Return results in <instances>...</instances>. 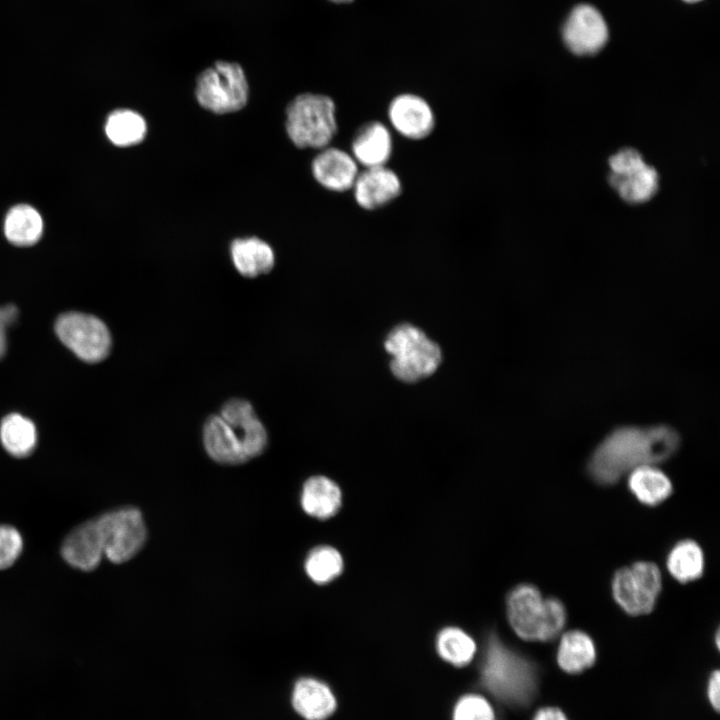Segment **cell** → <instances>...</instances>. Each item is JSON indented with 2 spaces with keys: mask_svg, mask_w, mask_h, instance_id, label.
<instances>
[{
  "mask_svg": "<svg viewBox=\"0 0 720 720\" xmlns=\"http://www.w3.org/2000/svg\"><path fill=\"white\" fill-rule=\"evenodd\" d=\"M679 445L678 433L669 426L619 427L595 448L587 472L599 485H613L639 466L667 460Z\"/></svg>",
  "mask_w": 720,
  "mask_h": 720,
  "instance_id": "1",
  "label": "cell"
},
{
  "mask_svg": "<svg viewBox=\"0 0 720 720\" xmlns=\"http://www.w3.org/2000/svg\"><path fill=\"white\" fill-rule=\"evenodd\" d=\"M203 443L209 456L222 464H241L260 455L267 445V432L252 405L230 399L219 415L204 424Z\"/></svg>",
  "mask_w": 720,
  "mask_h": 720,
  "instance_id": "2",
  "label": "cell"
},
{
  "mask_svg": "<svg viewBox=\"0 0 720 720\" xmlns=\"http://www.w3.org/2000/svg\"><path fill=\"white\" fill-rule=\"evenodd\" d=\"M479 681L499 702L522 707L536 695L538 672L533 662L507 646L497 634L490 633L479 667Z\"/></svg>",
  "mask_w": 720,
  "mask_h": 720,
  "instance_id": "3",
  "label": "cell"
},
{
  "mask_svg": "<svg viewBox=\"0 0 720 720\" xmlns=\"http://www.w3.org/2000/svg\"><path fill=\"white\" fill-rule=\"evenodd\" d=\"M336 107L326 95L303 93L286 107L285 128L298 148H325L337 132Z\"/></svg>",
  "mask_w": 720,
  "mask_h": 720,
  "instance_id": "4",
  "label": "cell"
},
{
  "mask_svg": "<svg viewBox=\"0 0 720 720\" xmlns=\"http://www.w3.org/2000/svg\"><path fill=\"white\" fill-rule=\"evenodd\" d=\"M392 356L391 370L400 380L415 382L435 372L441 351L423 331L410 324L395 327L385 341Z\"/></svg>",
  "mask_w": 720,
  "mask_h": 720,
  "instance_id": "5",
  "label": "cell"
},
{
  "mask_svg": "<svg viewBox=\"0 0 720 720\" xmlns=\"http://www.w3.org/2000/svg\"><path fill=\"white\" fill-rule=\"evenodd\" d=\"M195 96L206 110L216 114L236 112L248 101L249 86L240 64L217 61L196 79Z\"/></svg>",
  "mask_w": 720,
  "mask_h": 720,
  "instance_id": "6",
  "label": "cell"
},
{
  "mask_svg": "<svg viewBox=\"0 0 720 720\" xmlns=\"http://www.w3.org/2000/svg\"><path fill=\"white\" fill-rule=\"evenodd\" d=\"M611 590L617 605L628 615L648 614L662 590L661 572L653 562L637 561L614 573Z\"/></svg>",
  "mask_w": 720,
  "mask_h": 720,
  "instance_id": "7",
  "label": "cell"
},
{
  "mask_svg": "<svg viewBox=\"0 0 720 720\" xmlns=\"http://www.w3.org/2000/svg\"><path fill=\"white\" fill-rule=\"evenodd\" d=\"M608 182L619 197L629 204H642L658 191L659 175L634 148H623L609 160Z\"/></svg>",
  "mask_w": 720,
  "mask_h": 720,
  "instance_id": "8",
  "label": "cell"
},
{
  "mask_svg": "<svg viewBox=\"0 0 720 720\" xmlns=\"http://www.w3.org/2000/svg\"><path fill=\"white\" fill-rule=\"evenodd\" d=\"M104 555L113 563H123L139 552L146 540L142 514L135 508H122L96 519Z\"/></svg>",
  "mask_w": 720,
  "mask_h": 720,
  "instance_id": "9",
  "label": "cell"
},
{
  "mask_svg": "<svg viewBox=\"0 0 720 720\" xmlns=\"http://www.w3.org/2000/svg\"><path fill=\"white\" fill-rule=\"evenodd\" d=\"M55 331L61 342L86 362L101 361L110 352V332L104 322L93 315L64 313L57 318Z\"/></svg>",
  "mask_w": 720,
  "mask_h": 720,
  "instance_id": "10",
  "label": "cell"
},
{
  "mask_svg": "<svg viewBox=\"0 0 720 720\" xmlns=\"http://www.w3.org/2000/svg\"><path fill=\"white\" fill-rule=\"evenodd\" d=\"M506 612L513 631L523 640L547 642L545 598L532 584L514 587L506 598Z\"/></svg>",
  "mask_w": 720,
  "mask_h": 720,
  "instance_id": "11",
  "label": "cell"
},
{
  "mask_svg": "<svg viewBox=\"0 0 720 720\" xmlns=\"http://www.w3.org/2000/svg\"><path fill=\"white\" fill-rule=\"evenodd\" d=\"M563 38L574 54L593 55L605 46L608 28L596 8L582 4L570 13L563 28Z\"/></svg>",
  "mask_w": 720,
  "mask_h": 720,
  "instance_id": "12",
  "label": "cell"
},
{
  "mask_svg": "<svg viewBox=\"0 0 720 720\" xmlns=\"http://www.w3.org/2000/svg\"><path fill=\"white\" fill-rule=\"evenodd\" d=\"M388 118L399 134L411 140L426 138L435 126L434 112L429 103L411 93L392 99L388 106Z\"/></svg>",
  "mask_w": 720,
  "mask_h": 720,
  "instance_id": "13",
  "label": "cell"
},
{
  "mask_svg": "<svg viewBox=\"0 0 720 720\" xmlns=\"http://www.w3.org/2000/svg\"><path fill=\"white\" fill-rule=\"evenodd\" d=\"M356 203L365 210L382 208L402 192L399 176L385 166L365 168L353 185Z\"/></svg>",
  "mask_w": 720,
  "mask_h": 720,
  "instance_id": "14",
  "label": "cell"
},
{
  "mask_svg": "<svg viewBox=\"0 0 720 720\" xmlns=\"http://www.w3.org/2000/svg\"><path fill=\"white\" fill-rule=\"evenodd\" d=\"M311 169L315 180L334 192L352 189L359 173L352 155L335 147L325 148L318 153L312 161Z\"/></svg>",
  "mask_w": 720,
  "mask_h": 720,
  "instance_id": "15",
  "label": "cell"
},
{
  "mask_svg": "<svg viewBox=\"0 0 720 720\" xmlns=\"http://www.w3.org/2000/svg\"><path fill=\"white\" fill-rule=\"evenodd\" d=\"M291 703L295 712L305 720H326L337 707L331 688L313 677H302L295 682Z\"/></svg>",
  "mask_w": 720,
  "mask_h": 720,
  "instance_id": "16",
  "label": "cell"
},
{
  "mask_svg": "<svg viewBox=\"0 0 720 720\" xmlns=\"http://www.w3.org/2000/svg\"><path fill=\"white\" fill-rule=\"evenodd\" d=\"M61 553L64 560L74 568L83 571L95 569L104 556L96 520L87 521L73 529L65 538Z\"/></svg>",
  "mask_w": 720,
  "mask_h": 720,
  "instance_id": "17",
  "label": "cell"
},
{
  "mask_svg": "<svg viewBox=\"0 0 720 720\" xmlns=\"http://www.w3.org/2000/svg\"><path fill=\"white\" fill-rule=\"evenodd\" d=\"M351 150L355 161L365 168L385 166L393 150L391 134L381 122H367L355 133Z\"/></svg>",
  "mask_w": 720,
  "mask_h": 720,
  "instance_id": "18",
  "label": "cell"
},
{
  "mask_svg": "<svg viewBox=\"0 0 720 720\" xmlns=\"http://www.w3.org/2000/svg\"><path fill=\"white\" fill-rule=\"evenodd\" d=\"M44 232V220L34 206L18 203L9 208L3 220L6 240L17 247H30L40 241Z\"/></svg>",
  "mask_w": 720,
  "mask_h": 720,
  "instance_id": "19",
  "label": "cell"
},
{
  "mask_svg": "<svg viewBox=\"0 0 720 720\" xmlns=\"http://www.w3.org/2000/svg\"><path fill=\"white\" fill-rule=\"evenodd\" d=\"M230 255L236 270L248 278L270 272L275 262L271 246L257 237L235 239L230 246Z\"/></svg>",
  "mask_w": 720,
  "mask_h": 720,
  "instance_id": "20",
  "label": "cell"
},
{
  "mask_svg": "<svg viewBox=\"0 0 720 720\" xmlns=\"http://www.w3.org/2000/svg\"><path fill=\"white\" fill-rule=\"evenodd\" d=\"M341 503V490L331 479L314 476L305 482L301 493V506L308 515L328 519L337 513Z\"/></svg>",
  "mask_w": 720,
  "mask_h": 720,
  "instance_id": "21",
  "label": "cell"
},
{
  "mask_svg": "<svg viewBox=\"0 0 720 720\" xmlns=\"http://www.w3.org/2000/svg\"><path fill=\"white\" fill-rule=\"evenodd\" d=\"M627 485L630 492L642 504L656 506L673 492L668 476L654 465H643L629 472Z\"/></svg>",
  "mask_w": 720,
  "mask_h": 720,
  "instance_id": "22",
  "label": "cell"
},
{
  "mask_svg": "<svg viewBox=\"0 0 720 720\" xmlns=\"http://www.w3.org/2000/svg\"><path fill=\"white\" fill-rule=\"evenodd\" d=\"M595 659V645L587 633L572 630L562 636L557 650V663L563 671L571 674L583 672L594 664Z\"/></svg>",
  "mask_w": 720,
  "mask_h": 720,
  "instance_id": "23",
  "label": "cell"
},
{
  "mask_svg": "<svg viewBox=\"0 0 720 720\" xmlns=\"http://www.w3.org/2000/svg\"><path fill=\"white\" fill-rule=\"evenodd\" d=\"M666 565L669 573L681 583L697 580L704 572V554L693 540L685 539L677 542L670 549Z\"/></svg>",
  "mask_w": 720,
  "mask_h": 720,
  "instance_id": "24",
  "label": "cell"
},
{
  "mask_svg": "<svg viewBox=\"0 0 720 720\" xmlns=\"http://www.w3.org/2000/svg\"><path fill=\"white\" fill-rule=\"evenodd\" d=\"M104 132L115 146L129 147L143 141L147 124L138 112L131 109H117L107 116Z\"/></svg>",
  "mask_w": 720,
  "mask_h": 720,
  "instance_id": "25",
  "label": "cell"
},
{
  "mask_svg": "<svg viewBox=\"0 0 720 720\" xmlns=\"http://www.w3.org/2000/svg\"><path fill=\"white\" fill-rule=\"evenodd\" d=\"M0 440L12 456L26 457L36 446V427L30 419L20 414H9L1 422Z\"/></svg>",
  "mask_w": 720,
  "mask_h": 720,
  "instance_id": "26",
  "label": "cell"
},
{
  "mask_svg": "<svg viewBox=\"0 0 720 720\" xmlns=\"http://www.w3.org/2000/svg\"><path fill=\"white\" fill-rule=\"evenodd\" d=\"M435 646L438 655L447 663L463 667L468 665L476 653L473 638L458 627H446L436 637Z\"/></svg>",
  "mask_w": 720,
  "mask_h": 720,
  "instance_id": "27",
  "label": "cell"
},
{
  "mask_svg": "<svg viewBox=\"0 0 720 720\" xmlns=\"http://www.w3.org/2000/svg\"><path fill=\"white\" fill-rule=\"evenodd\" d=\"M343 566L341 554L330 546L316 547L305 561L307 575L317 584H325L338 577L343 571Z\"/></svg>",
  "mask_w": 720,
  "mask_h": 720,
  "instance_id": "28",
  "label": "cell"
},
{
  "mask_svg": "<svg viewBox=\"0 0 720 720\" xmlns=\"http://www.w3.org/2000/svg\"><path fill=\"white\" fill-rule=\"evenodd\" d=\"M452 720H496L495 711L484 696L469 693L461 696L452 710Z\"/></svg>",
  "mask_w": 720,
  "mask_h": 720,
  "instance_id": "29",
  "label": "cell"
},
{
  "mask_svg": "<svg viewBox=\"0 0 720 720\" xmlns=\"http://www.w3.org/2000/svg\"><path fill=\"white\" fill-rule=\"evenodd\" d=\"M23 549V539L18 530L12 526H0V569L10 567L19 557Z\"/></svg>",
  "mask_w": 720,
  "mask_h": 720,
  "instance_id": "30",
  "label": "cell"
},
{
  "mask_svg": "<svg viewBox=\"0 0 720 720\" xmlns=\"http://www.w3.org/2000/svg\"><path fill=\"white\" fill-rule=\"evenodd\" d=\"M18 315L17 308L14 305H6L0 307V358L5 354L7 339V328L16 320Z\"/></svg>",
  "mask_w": 720,
  "mask_h": 720,
  "instance_id": "31",
  "label": "cell"
},
{
  "mask_svg": "<svg viewBox=\"0 0 720 720\" xmlns=\"http://www.w3.org/2000/svg\"><path fill=\"white\" fill-rule=\"evenodd\" d=\"M707 696L712 707L718 711L720 707V672L714 671L708 681Z\"/></svg>",
  "mask_w": 720,
  "mask_h": 720,
  "instance_id": "32",
  "label": "cell"
},
{
  "mask_svg": "<svg viewBox=\"0 0 720 720\" xmlns=\"http://www.w3.org/2000/svg\"><path fill=\"white\" fill-rule=\"evenodd\" d=\"M533 720H568L558 708L546 707L537 711Z\"/></svg>",
  "mask_w": 720,
  "mask_h": 720,
  "instance_id": "33",
  "label": "cell"
},
{
  "mask_svg": "<svg viewBox=\"0 0 720 720\" xmlns=\"http://www.w3.org/2000/svg\"><path fill=\"white\" fill-rule=\"evenodd\" d=\"M330 1L335 2V3H347V2H351L352 0H330Z\"/></svg>",
  "mask_w": 720,
  "mask_h": 720,
  "instance_id": "34",
  "label": "cell"
},
{
  "mask_svg": "<svg viewBox=\"0 0 720 720\" xmlns=\"http://www.w3.org/2000/svg\"><path fill=\"white\" fill-rule=\"evenodd\" d=\"M684 1H686V2H697V1H700V0H684Z\"/></svg>",
  "mask_w": 720,
  "mask_h": 720,
  "instance_id": "35",
  "label": "cell"
}]
</instances>
